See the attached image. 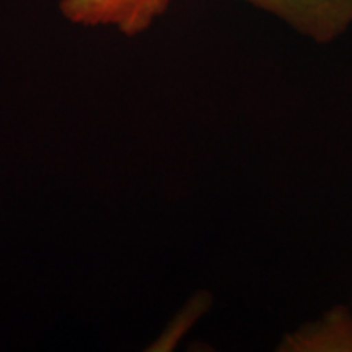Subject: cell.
Here are the masks:
<instances>
[{"label":"cell","mask_w":352,"mask_h":352,"mask_svg":"<svg viewBox=\"0 0 352 352\" xmlns=\"http://www.w3.org/2000/svg\"><path fill=\"white\" fill-rule=\"evenodd\" d=\"M294 32L327 44L352 28V0H245Z\"/></svg>","instance_id":"cell-1"},{"label":"cell","mask_w":352,"mask_h":352,"mask_svg":"<svg viewBox=\"0 0 352 352\" xmlns=\"http://www.w3.org/2000/svg\"><path fill=\"white\" fill-rule=\"evenodd\" d=\"M351 316H352V308H351Z\"/></svg>","instance_id":"cell-3"},{"label":"cell","mask_w":352,"mask_h":352,"mask_svg":"<svg viewBox=\"0 0 352 352\" xmlns=\"http://www.w3.org/2000/svg\"><path fill=\"white\" fill-rule=\"evenodd\" d=\"M171 0H63L60 10L72 23L116 26L127 36L144 33L168 10Z\"/></svg>","instance_id":"cell-2"}]
</instances>
